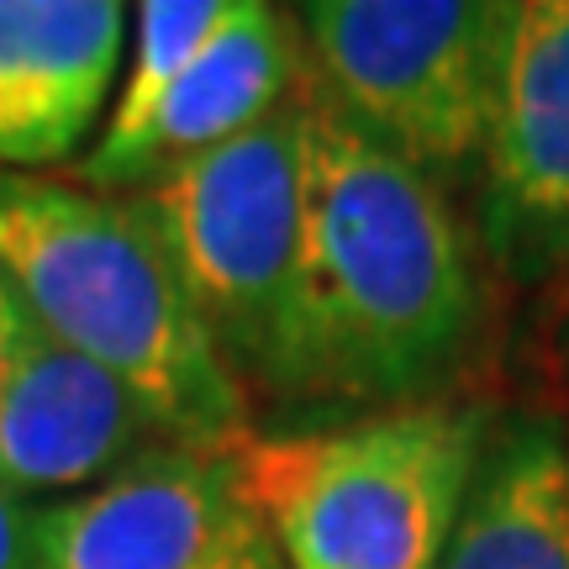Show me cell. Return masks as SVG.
<instances>
[{
  "label": "cell",
  "instance_id": "obj_1",
  "mask_svg": "<svg viewBox=\"0 0 569 569\" xmlns=\"http://www.w3.org/2000/svg\"><path fill=\"white\" fill-rule=\"evenodd\" d=\"M486 322V259L448 190L306 74V217L284 401L417 407Z\"/></svg>",
  "mask_w": 569,
  "mask_h": 569
},
{
  "label": "cell",
  "instance_id": "obj_2",
  "mask_svg": "<svg viewBox=\"0 0 569 569\" xmlns=\"http://www.w3.org/2000/svg\"><path fill=\"white\" fill-rule=\"evenodd\" d=\"M0 274L63 343L122 380L169 443L232 448L248 438L243 380L132 196L0 174Z\"/></svg>",
  "mask_w": 569,
  "mask_h": 569
},
{
  "label": "cell",
  "instance_id": "obj_3",
  "mask_svg": "<svg viewBox=\"0 0 569 569\" xmlns=\"http://www.w3.org/2000/svg\"><path fill=\"white\" fill-rule=\"evenodd\" d=\"M486 432V407L417 401L232 453L284 569H438Z\"/></svg>",
  "mask_w": 569,
  "mask_h": 569
},
{
  "label": "cell",
  "instance_id": "obj_4",
  "mask_svg": "<svg viewBox=\"0 0 569 569\" xmlns=\"http://www.w3.org/2000/svg\"><path fill=\"white\" fill-rule=\"evenodd\" d=\"M132 201L153 217L243 390L280 396L306 217V84L232 142L132 190Z\"/></svg>",
  "mask_w": 569,
  "mask_h": 569
},
{
  "label": "cell",
  "instance_id": "obj_5",
  "mask_svg": "<svg viewBox=\"0 0 569 569\" xmlns=\"http://www.w3.org/2000/svg\"><path fill=\"white\" fill-rule=\"evenodd\" d=\"M311 84L438 184L480 174L511 6L317 0L296 11Z\"/></svg>",
  "mask_w": 569,
  "mask_h": 569
},
{
  "label": "cell",
  "instance_id": "obj_6",
  "mask_svg": "<svg viewBox=\"0 0 569 569\" xmlns=\"http://www.w3.org/2000/svg\"><path fill=\"white\" fill-rule=\"evenodd\" d=\"M232 448L159 443L42 507L38 569H284Z\"/></svg>",
  "mask_w": 569,
  "mask_h": 569
},
{
  "label": "cell",
  "instance_id": "obj_7",
  "mask_svg": "<svg viewBox=\"0 0 569 569\" xmlns=\"http://www.w3.org/2000/svg\"><path fill=\"white\" fill-rule=\"evenodd\" d=\"M475 243L511 284H543L569 269V0L511 6Z\"/></svg>",
  "mask_w": 569,
  "mask_h": 569
},
{
  "label": "cell",
  "instance_id": "obj_8",
  "mask_svg": "<svg viewBox=\"0 0 569 569\" xmlns=\"http://www.w3.org/2000/svg\"><path fill=\"white\" fill-rule=\"evenodd\" d=\"M169 443L122 380L90 365L0 274V480L27 501L80 496Z\"/></svg>",
  "mask_w": 569,
  "mask_h": 569
},
{
  "label": "cell",
  "instance_id": "obj_9",
  "mask_svg": "<svg viewBox=\"0 0 569 569\" xmlns=\"http://www.w3.org/2000/svg\"><path fill=\"white\" fill-rule=\"evenodd\" d=\"M301 84L306 42L296 11L284 17L280 6L238 0L211 48L169 84V96L127 138H96V148L74 163V184L101 196H132L264 122L274 106L301 96Z\"/></svg>",
  "mask_w": 569,
  "mask_h": 569
},
{
  "label": "cell",
  "instance_id": "obj_10",
  "mask_svg": "<svg viewBox=\"0 0 569 569\" xmlns=\"http://www.w3.org/2000/svg\"><path fill=\"white\" fill-rule=\"evenodd\" d=\"M127 11L117 0H0V169L69 163L96 127Z\"/></svg>",
  "mask_w": 569,
  "mask_h": 569
},
{
  "label": "cell",
  "instance_id": "obj_11",
  "mask_svg": "<svg viewBox=\"0 0 569 569\" xmlns=\"http://www.w3.org/2000/svg\"><path fill=\"white\" fill-rule=\"evenodd\" d=\"M438 569H569V432L553 417L490 422Z\"/></svg>",
  "mask_w": 569,
  "mask_h": 569
},
{
  "label": "cell",
  "instance_id": "obj_12",
  "mask_svg": "<svg viewBox=\"0 0 569 569\" xmlns=\"http://www.w3.org/2000/svg\"><path fill=\"white\" fill-rule=\"evenodd\" d=\"M232 6L238 0H148V6H138V21H132L138 42H132L127 84L111 106V117H106L101 138H127L169 96V84L180 80L211 48V38L232 21Z\"/></svg>",
  "mask_w": 569,
  "mask_h": 569
},
{
  "label": "cell",
  "instance_id": "obj_13",
  "mask_svg": "<svg viewBox=\"0 0 569 569\" xmlns=\"http://www.w3.org/2000/svg\"><path fill=\"white\" fill-rule=\"evenodd\" d=\"M42 565V507L0 480V569Z\"/></svg>",
  "mask_w": 569,
  "mask_h": 569
}]
</instances>
